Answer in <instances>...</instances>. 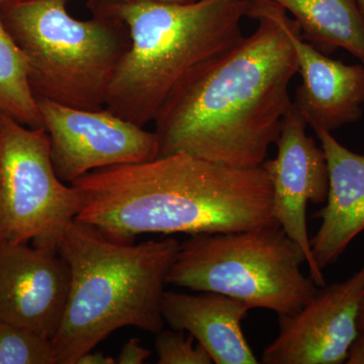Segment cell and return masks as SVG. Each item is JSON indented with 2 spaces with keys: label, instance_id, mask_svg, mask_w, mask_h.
<instances>
[{
  "label": "cell",
  "instance_id": "obj_1",
  "mask_svg": "<svg viewBox=\"0 0 364 364\" xmlns=\"http://www.w3.org/2000/svg\"><path fill=\"white\" fill-rule=\"evenodd\" d=\"M249 1L255 32L189 69L158 111L159 156L181 152L253 168L279 140L298 60L279 23L259 0Z\"/></svg>",
  "mask_w": 364,
  "mask_h": 364
},
{
  "label": "cell",
  "instance_id": "obj_2",
  "mask_svg": "<svg viewBox=\"0 0 364 364\" xmlns=\"http://www.w3.org/2000/svg\"><path fill=\"white\" fill-rule=\"evenodd\" d=\"M75 220L112 240L143 234H215L274 224L272 182L263 166L237 168L186 153L92 170L72 182Z\"/></svg>",
  "mask_w": 364,
  "mask_h": 364
},
{
  "label": "cell",
  "instance_id": "obj_3",
  "mask_svg": "<svg viewBox=\"0 0 364 364\" xmlns=\"http://www.w3.org/2000/svg\"><path fill=\"white\" fill-rule=\"evenodd\" d=\"M179 246L174 238L124 243L74 220L58 247L70 270V286L52 339L57 364L77 363L122 328L162 331V298Z\"/></svg>",
  "mask_w": 364,
  "mask_h": 364
},
{
  "label": "cell",
  "instance_id": "obj_4",
  "mask_svg": "<svg viewBox=\"0 0 364 364\" xmlns=\"http://www.w3.org/2000/svg\"><path fill=\"white\" fill-rule=\"evenodd\" d=\"M88 6L92 13L123 21L131 37L112 74L105 109L144 128L189 69L244 37L241 23L250 1L139 0Z\"/></svg>",
  "mask_w": 364,
  "mask_h": 364
},
{
  "label": "cell",
  "instance_id": "obj_5",
  "mask_svg": "<svg viewBox=\"0 0 364 364\" xmlns=\"http://www.w3.org/2000/svg\"><path fill=\"white\" fill-rule=\"evenodd\" d=\"M68 1L13 0L0 6V18L25 55L36 100L100 111L130 48V33L123 21L104 14L75 20Z\"/></svg>",
  "mask_w": 364,
  "mask_h": 364
},
{
  "label": "cell",
  "instance_id": "obj_6",
  "mask_svg": "<svg viewBox=\"0 0 364 364\" xmlns=\"http://www.w3.org/2000/svg\"><path fill=\"white\" fill-rule=\"evenodd\" d=\"M305 254L277 224L181 242L167 284L225 294L249 308L293 315L318 293Z\"/></svg>",
  "mask_w": 364,
  "mask_h": 364
},
{
  "label": "cell",
  "instance_id": "obj_7",
  "mask_svg": "<svg viewBox=\"0 0 364 364\" xmlns=\"http://www.w3.org/2000/svg\"><path fill=\"white\" fill-rule=\"evenodd\" d=\"M81 208L78 189L55 172L46 129L0 116V245L31 241L58 252Z\"/></svg>",
  "mask_w": 364,
  "mask_h": 364
},
{
  "label": "cell",
  "instance_id": "obj_8",
  "mask_svg": "<svg viewBox=\"0 0 364 364\" xmlns=\"http://www.w3.org/2000/svg\"><path fill=\"white\" fill-rule=\"evenodd\" d=\"M37 102L51 141L53 166L65 183L92 170L159 156L155 132L144 130L107 109L87 111L48 100Z\"/></svg>",
  "mask_w": 364,
  "mask_h": 364
},
{
  "label": "cell",
  "instance_id": "obj_9",
  "mask_svg": "<svg viewBox=\"0 0 364 364\" xmlns=\"http://www.w3.org/2000/svg\"><path fill=\"white\" fill-rule=\"evenodd\" d=\"M306 126L293 102L282 119L277 157L263 166L272 182L273 219L305 254L309 275L322 289L326 280L311 247L306 208L309 203L322 205L327 200L329 171L324 151L306 135Z\"/></svg>",
  "mask_w": 364,
  "mask_h": 364
},
{
  "label": "cell",
  "instance_id": "obj_10",
  "mask_svg": "<svg viewBox=\"0 0 364 364\" xmlns=\"http://www.w3.org/2000/svg\"><path fill=\"white\" fill-rule=\"evenodd\" d=\"M364 294V262L344 282L322 287L298 312L280 316L277 338L263 350L260 363L341 364L358 334Z\"/></svg>",
  "mask_w": 364,
  "mask_h": 364
},
{
  "label": "cell",
  "instance_id": "obj_11",
  "mask_svg": "<svg viewBox=\"0 0 364 364\" xmlns=\"http://www.w3.org/2000/svg\"><path fill=\"white\" fill-rule=\"evenodd\" d=\"M70 286L68 264L57 251L28 243L0 245V321L53 339Z\"/></svg>",
  "mask_w": 364,
  "mask_h": 364
},
{
  "label": "cell",
  "instance_id": "obj_12",
  "mask_svg": "<svg viewBox=\"0 0 364 364\" xmlns=\"http://www.w3.org/2000/svg\"><path fill=\"white\" fill-rule=\"evenodd\" d=\"M259 1L293 45L301 76L294 105L308 126L332 132L358 122L364 105L363 64L346 65L325 56L305 42L299 23L284 7L274 0Z\"/></svg>",
  "mask_w": 364,
  "mask_h": 364
},
{
  "label": "cell",
  "instance_id": "obj_13",
  "mask_svg": "<svg viewBox=\"0 0 364 364\" xmlns=\"http://www.w3.org/2000/svg\"><path fill=\"white\" fill-rule=\"evenodd\" d=\"M313 131L320 140L329 171L325 207L313 215L322 222L311 239L316 263L324 270L364 231V155L345 147L331 132L321 128Z\"/></svg>",
  "mask_w": 364,
  "mask_h": 364
},
{
  "label": "cell",
  "instance_id": "obj_14",
  "mask_svg": "<svg viewBox=\"0 0 364 364\" xmlns=\"http://www.w3.org/2000/svg\"><path fill=\"white\" fill-rule=\"evenodd\" d=\"M161 309L165 323L171 329L191 334L214 363H260L242 329L251 310L243 301L210 291L189 294L165 291Z\"/></svg>",
  "mask_w": 364,
  "mask_h": 364
},
{
  "label": "cell",
  "instance_id": "obj_15",
  "mask_svg": "<svg viewBox=\"0 0 364 364\" xmlns=\"http://www.w3.org/2000/svg\"><path fill=\"white\" fill-rule=\"evenodd\" d=\"M322 51L341 48L364 65V20L356 0H274Z\"/></svg>",
  "mask_w": 364,
  "mask_h": 364
},
{
  "label": "cell",
  "instance_id": "obj_16",
  "mask_svg": "<svg viewBox=\"0 0 364 364\" xmlns=\"http://www.w3.org/2000/svg\"><path fill=\"white\" fill-rule=\"evenodd\" d=\"M0 116L16 119L28 128H44L37 100L28 81L25 55L0 18Z\"/></svg>",
  "mask_w": 364,
  "mask_h": 364
},
{
  "label": "cell",
  "instance_id": "obj_17",
  "mask_svg": "<svg viewBox=\"0 0 364 364\" xmlns=\"http://www.w3.org/2000/svg\"><path fill=\"white\" fill-rule=\"evenodd\" d=\"M0 364H57L52 340L0 321Z\"/></svg>",
  "mask_w": 364,
  "mask_h": 364
},
{
  "label": "cell",
  "instance_id": "obj_18",
  "mask_svg": "<svg viewBox=\"0 0 364 364\" xmlns=\"http://www.w3.org/2000/svg\"><path fill=\"white\" fill-rule=\"evenodd\" d=\"M155 350L159 364H212L207 350L196 340L181 330H164L157 333Z\"/></svg>",
  "mask_w": 364,
  "mask_h": 364
},
{
  "label": "cell",
  "instance_id": "obj_19",
  "mask_svg": "<svg viewBox=\"0 0 364 364\" xmlns=\"http://www.w3.org/2000/svg\"><path fill=\"white\" fill-rule=\"evenodd\" d=\"M152 352L140 343V340L133 338L124 345L116 359L119 364H142L150 358Z\"/></svg>",
  "mask_w": 364,
  "mask_h": 364
},
{
  "label": "cell",
  "instance_id": "obj_20",
  "mask_svg": "<svg viewBox=\"0 0 364 364\" xmlns=\"http://www.w3.org/2000/svg\"><path fill=\"white\" fill-rule=\"evenodd\" d=\"M345 363L364 364V332H358L352 342Z\"/></svg>",
  "mask_w": 364,
  "mask_h": 364
},
{
  "label": "cell",
  "instance_id": "obj_21",
  "mask_svg": "<svg viewBox=\"0 0 364 364\" xmlns=\"http://www.w3.org/2000/svg\"><path fill=\"white\" fill-rule=\"evenodd\" d=\"M117 363L116 359L105 355L102 352H86L80 358L78 359L76 364H114Z\"/></svg>",
  "mask_w": 364,
  "mask_h": 364
},
{
  "label": "cell",
  "instance_id": "obj_22",
  "mask_svg": "<svg viewBox=\"0 0 364 364\" xmlns=\"http://www.w3.org/2000/svg\"><path fill=\"white\" fill-rule=\"evenodd\" d=\"M139 1V0H90V4H109V2ZM145 1L173 2V4H188L196 0H145Z\"/></svg>",
  "mask_w": 364,
  "mask_h": 364
},
{
  "label": "cell",
  "instance_id": "obj_23",
  "mask_svg": "<svg viewBox=\"0 0 364 364\" xmlns=\"http://www.w3.org/2000/svg\"><path fill=\"white\" fill-rule=\"evenodd\" d=\"M358 332H364V294L361 299L358 318Z\"/></svg>",
  "mask_w": 364,
  "mask_h": 364
},
{
  "label": "cell",
  "instance_id": "obj_24",
  "mask_svg": "<svg viewBox=\"0 0 364 364\" xmlns=\"http://www.w3.org/2000/svg\"><path fill=\"white\" fill-rule=\"evenodd\" d=\"M356 1H358L359 11H360L361 16H363L364 20V0H356Z\"/></svg>",
  "mask_w": 364,
  "mask_h": 364
},
{
  "label": "cell",
  "instance_id": "obj_25",
  "mask_svg": "<svg viewBox=\"0 0 364 364\" xmlns=\"http://www.w3.org/2000/svg\"><path fill=\"white\" fill-rule=\"evenodd\" d=\"M13 1V0H0V6L1 4H7V2Z\"/></svg>",
  "mask_w": 364,
  "mask_h": 364
}]
</instances>
